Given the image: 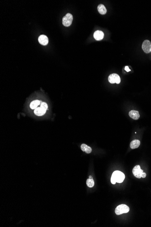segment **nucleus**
<instances>
[{"label": "nucleus", "instance_id": "obj_1", "mask_svg": "<svg viewBox=\"0 0 151 227\" xmlns=\"http://www.w3.org/2000/svg\"><path fill=\"white\" fill-rule=\"evenodd\" d=\"M125 175L123 173L118 170L114 171L111 176V182L112 184H115L116 182L118 183H122L124 180Z\"/></svg>", "mask_w": 151, "mask_h": 227}, {"label": "nucleus", "instance_id": "obj_2", "mask_svg": "<svg viewBox=\"0 0 151 227\" xmlns=\"http://www.w3.org/2000/svg\"><path fill=\"white\" fill-rule=\"evenodd\" d=\"M132 173L134 175L135 177L137 178L140 179L141 178H145L146 177V174L141 170L140 166L139 165L136 166L133 168Z\"/></svg>", "mask_w": 151, "mask_h": 227}, {"label": "nucleus", "instance_id": "obj_3", "mask_svg": "<svg viewBox=\"0 0 151 227\" xmlns=\"http://www.w3.org/2000/svg\"><path fill=\"white\" fill-rule=\"evenodd\" d=\"M130 211V208L125 204H120L117 206L115 210V213L117 215H119L124 213H127Z\"/></svg>", "mask_w": 151, "mask_h": 227}, {"label": "nucleus", "instance_id": "obj_4", "mask_svg": "<svg viewBox=\"0 0 151 227\" xmlns=\"http://www.w3.org/2000/svg\"><path fill=\"white\" fill-rule=\"evenodd\" d=\"M73 17L70 13H68L62 18V24L64 26L68 27L72 23Z\"/></svg>", "mask_w": 151, "mask_h": 227}, {"label": "nucleus", "instance_id": "obj_5", "mask_svg": "<svg viewBox=\"0 0 151 227\" xmlns=\"http://www.w3.org/2000/svg\"><path fill=\"white\" fill-rule=\"evenodd\" d=\"M108 80L110 83L112 84L115 83L117 84H119L120 83V76L117 74L113 73L109 76L108 77Z\"/></svg>", "mask_w": 151, "mask_h": 227}, {"label": "nucleus", "instance_id": "obj_6", "mask_svg": "<svg viewBox=\"0 0 151 227\" xmlns=\"http://www.w3.org/2000/svg\"><path fill=\"white\" fill-rule=\"evenodd\" d=\"M142 49L145 53H149L151 51V43L148 40H144L142 44Z\"/></svg>", "mask_w": 151, "mask_h": 227}, {"label": "nucleus", "instance_id": "obj_7", "mask_svg": "<svg viewBox=\"0 0 151 227\" xmlns=\"http://www.w3.org/2000/svg\"><path fill=\"white\" fill-rule=\"evenodd\" d=\"M38 40L40 44L42 45H47L48 43V38L46 36L44 35L40 36Z\"/></svg>", "mask_w": 151, "mask_h": 227}, {"label": "nucleus", "instance_id": "obj_8", "mask_svg": "<svg viewBox=\"0 0 151 227\" xmlns=\"http://www.w3.org/2000/svg\"><path fill=\"white\" fill-rule=\"evenodd\" d=\"M104 37V34L102 31H96L94 34V37L96 40H102Z\"/></svg>", "mask_w": 151, "mask_h": 227}, {"label": "nucleus", "instance_id": "obj_9", "mask_svg": "<svg viewBox=\"0 0 151 227\" xmlns=\"http://www.w3.org/2000/svg\"><path fill=\"white\" fill-rule=\"evenodd\" d=\"M129 115L131 118H132L134 120H138L140 118L139 112L135 110H132L130 111Z\"/></svg>", "mask_w": 151, "mask_h": 227}, {"label": "nucleus", "instance_id": "obj_10", "mask_svg": "<svg viewBox=\"0 0 151 227\" xmlns=\"http://www.w3.org/2000/svg\"><path fill=\"white\" fill-rule=\"evenodd\" d=\"M46 110L45 109H43L41 107H37L34 110V113L36 115L38 116H41L44 115L45 114Z\"/></svg>", "mask_w": 151, "mask_h": 227}, {"label": "nucleus", "instance_id": "obj_11", "mask_svg": "<svg viewBox=\"0 0 151 227\" xmlns=\"http://www.w3.org/2000/svg\"><path fill=\"white\" fill-rule=\"evenodd\" d=\"M140 145V142L138 140H134L130 143V147L131 149H134L138 148Z\"/></svg>", "mask_w": 151, "mask_h": 227}, {"label": "nucleus", "instance_id": "obj_12", "mask_svg": "<svg viewBox=\"0 0 151 227\" xmlns=\"http://www.w3.org/2000/svg\"><path fill=\"white\" fill-rule=\"evenodd\" d=\"M80 148H81V150L83 151H85L87 154H89L90 153H91V152L92 151V149L91 148V147H88L85 144H83L82 145Z\"/></svg>", "mask_w": 151, "mask_h": 227}, {"label": "nucleus", "instance_id": "obj_13", "mask_svg": "<svg viewBox=\"0 0 151 227\" xmlns=\"http://www.w3.org/2000/svg\"><path fill=\"white\" fill-rule=\"evenodd\" d=\"M98 11L100 14L104 15L106 14L107 12V10L106 8L104 6V5L102 4H100L98 7Z\"/></svg>", "mask_w": 151, "mask_h": 227}, {"label": "nucleus", "instance_id": "obj_14", "mask_svg": "<svg viewBox=\"0 0 151 227\" xmlns=\"http://www.w3.org/2000/svg\"><path fill=\"white\" fill-rule=\"evenodd\" d=\"M40 104V101L38 100H34L31 102L30 104V107L32 109H36Z\"/></svg>", "mask_w": 151, "mask_h": 227}, {"label": "nucleus", "instance_id": "obj_15", "mask_svg": "<svg viewBox=\"0 0 151 227\" xmlns=\"http://www.w3.org/2000/svg\"><path fill=\"white\" fill-rule=\"evenodd\" d=\"M86 184L90 188H92L94 185V181L93 179H88L86 181Z\"/></svg>", "mask_w": 151, "mask_h": 227}, {"label": "nucleus", "instance_id": "obj_16", "mask_svg": "<svg viewBox=\"0 0 151 227\" xmlns=\"http://www.w3.org/2000/svg\"><path fill=\"white\" fill-rule=\"evenodd\" d=\"M40 107H41V108H42L43 109H45V110H46L48 109L47 104L45 102H42L41 103Z\"/></svg>", "mask_w": 151, "mask_h": 227}, {"label": "nucleus", "instance_id": "obj_17", "mask_svg": "<svg viewBox=\"0 0 151 227\" xmlns=\"http://www.w3.org/2000/svg\"><path fill=\"white\" fill-rule=\"evenodd\" d=\"M125 70L126 71H127V72H128L131 71L130 69H129V68H128V66L125 67Z\"/></svg>", "mask_w": 151, "mask_h": 227}, {"label": "nucleus", "instance_id": "obj_18", "mask_svg": "<svg viewBox=\"0 0 151 227\" xmlns=\"http://www.w3.org/2000/svg\"><path fill=\"white\" fill-rule=\"evenodd\" d=\"M89 178H90V179H93L91 176H89Z\"/></svg>", "mask_w": 151, "mask_h": 227}]
</instances>
